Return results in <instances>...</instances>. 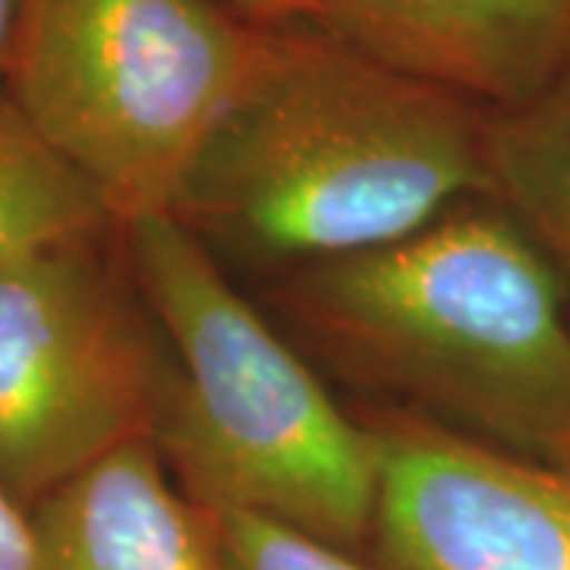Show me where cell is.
<instances>
[{"label":"cell","instance_id":"13","mask_svg":"<svg viewBox=\"0 0 570 570\" xmlns=\"http://www.w3.org/2000/svg\"><path fill=\"white\" fill-rule=\"evenodd\" d=\"M247 20L264 26H283V22H317V0H225Z\"/></svg>","mask_w":570,"mask_h":570},{"label":"cell","instance_id":"7","mask_svg":"<svg viewBox=\"0 0 570 570\" xmlns=\"http://www.w3.org/2000/svg\"><path fill=\"white\" fill-rule=\"evenodd\" d=\"M317 26L482 111L530 102L570 63V0H317Z\"/></svg>","mask_w":570,"mask_h":570},{"label":"cell","instance_id":"1","mask_svg":"<svg viewBox=\"0 0 570 570\" xmlns=\"http://www.w3.org/2000/svg\"><path fill=\"white\" fill-rule=\"evenodd\" d=\"M482 115L317 22L266 26L171 216L206 247L283 273L390 245L489 197Z\"/></svg>","mask_w":570,"mask_h":570},{"label":"cell","instance_id":"12","mask_svg":"<svg viewBox=\"0 0 570 570\" xmlns=\"http://www.w3.org/2000/svg\"><path fill=\"white\" fill-rule=\"evenodd\" d=\"M0 570H39L32 513L0 485Z\"/></svg>","mask_w":570,"mask_h":570},{"label":"cell","instance_id":"9","mask_svg":"<svg viewBox=\"0 0 570 570\" xmlns=\"http://www.w3.org/2000/svg\"><path fill=\"white\" fill-rule=\"evenodd\" d=\"M489 200L570 288V63L530 102L482 115Z\"/></svg>","mask_w":570,"mask_h":570},{"label":"cell","instance_id":"2","mask_svg":"<svg viewBox=\"0 0 570 570\" xmlns=\"http://www.w3.org/2000/svg\"><path fill=\"white\" fill-rule=\"evenodd\" d=\"M564 295L489 197L400 242L288 269L273 292L330 365L393 409L570 469Z\"/></svg>","mask_w":570,"mask_h":570},{"label":"cell","instance_id":"3","mask_svg":"<svg viewBox=\"0 0 570 570\" xmlns=\"http://www.w3.org/2000/svg\"><path fill=\"white\" fill-rule=\"evenodd\" d=\"M171 374L153 444L204 510H242L358 549L377 444L171 213L121 228Z\"/></svg>","mask_w":570,"mask_h":570},{"label":"cell","instance_id":"11","mask_svg":"<svg viewBox=\"0 0 570 570\" xmlns=\"http://www.w3.org/2000/svg\"><path fill=\"white\" fill-rule=\"evenodd\" d=\"M228 570H387L317 535L242 510H209Z\"/></svg>","mask_w":570,"mask_h":570},{"label":"cell","instance_id":"10","mask_svg":"<svg viewBox=\"0 0 570 570\" xmlns=\"http://www.w3.org/2000/svg\"><path fill=\"white\" fill-rule=\"evenodd\" d=\"M118 228L96 187L0 86V264Z\"/></svg>","mask_w":570,"mask_h":570},{"label":"cell","instance_id":"8","mask_svg":"<svg viewBox=\"0 0 570 570\" xmlns=\"http://www.w3.org/2000/svg\"><path fill=\"white\" fill-rule=\"evenodd\" d=\"M29 513L39 570H228L209 510L171 485L153 441L105 453Z\"/></svg>","mask_w":570,"mask_h":570},{"label":"cell","instance_id":"14","mask_svg":"<svg viewBox=\"0 0 570 570\" xmlns=\"http://www.w3.org/2000/svg\"><path fill=\"white\" fill-rule=\"evenodd\" d=\"M26 3L29 0H0V86H3V77H7L13 48H17V36H20Z\"/></svg>","mask_w":570,"mask_h":570},{"label":"cell","instance_id":"6","mask_svg":"<svg viewBox=\"0 0 570 570\" xmlns=\"http://www.w3.org/2000/svg\"><path fill=\"white\" fill-rule=\"evenodd\" d=\"M377 444L371 542L387 570H570V469L406 409L367 412Z\"/></svg>","mask_w":570,"mask_h":570},{"label":"cell","instance_id":"4","mask_svg":"<svg viewBox=\"0 0 570 570\" xmlns=\"http://www.w3.org/2000/svg\"><path fill=\"white\" fill-rule=\"evenodd\" d=\"M264 41L223 0H29L3 89L127 228L175 209Z\"/></svg>","mask_w":570,"mask_h":570},{"label":"cell","instance_id":"5","mask_svg":"<svg viewBox=\"0 0 570 570\" xmlns=\"http://www.w3.org/2000/svg\"><path fill=\"white\" fill-rule=\"evenodd\" d=\"M171 358L121 228L0 264V485L22 508L153 441Z\"/></svg>","mask_w":570,"mask_h":570}]
</instances>
